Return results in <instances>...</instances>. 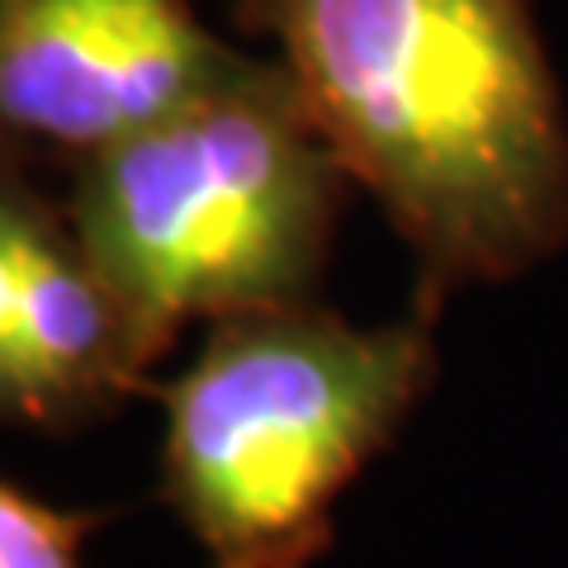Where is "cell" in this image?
<instances>
[{
    "label": "cell",
    "instance_id": "obj_3",
    "mask_svg": "<svg viewBox=\"0 0 568 568\" xmlns=\"http://www.w3.org/2000/svg\"><path fill=\"white\" fill-rule=\"evenodd\" d=\"M351 175L280 58H246L77 166L67 213L162 355L185 323L308 304Z\"/></svg>",
    "mask_w": 568,
    "mask_h": 568
},
{
    "label": "cell",
    "instance_id": "obj_1",
    "mask_svg": "<svg viewBox=\"0 0 568 568\" xmlns=\"http://www.w3.org/2000/svg\"><path fill=\"white\" fill-rule=\"evenodd\" d=\"M417 261V308L568 246V104L530 0H233Z\"/></svg>",
    "mask_w": 568,
    "mask_h": 568
},
{
    "label": "cell",
    "instance_id": "obj_2",
    "mask_svg": "<svg viewBox=\"0 0 568 568\" xmlns=\"http://www.w3.org/2000/svg\"><path fill=\"white\" fill-rule=\"evenodd\" d=\"M436 313L355 327L317 298L209 323L162 388V503L209 568H313L342 493L432 394Z\"/></svg>",
    "mask_w": 568,
    "mask_h": 568
},
{
    "label": "cell",
    "instance_id": "obj_6",
    "mask_svg": "<svg viewBox=\"0 0 568 568\" xmlns=\"http://www.w3.org/2000/svg\"><path fill=\"white\" fill-rule=\"evenodd\" d=\"M119 507H62L29 484H0V568H81V549Z\"/></svg>",
    "mask_w": 568,
    "mask_h": 568
},
{
    "label": "cell",
    "instance_id": "obj_4",
    "mask_svg": "<svg viewBox=\"0 0 568 568\" xmlns=\"http://www.w3.org/2000/svg\"><path fill=\"white\" fill-rule=\"evenodd\" d=\"M233 62L185 0H0V123L71 166L175 114Z\"/></svg>",
    "mask_w": 568,
    "mask_h": 568
},
{
    "label": "cell",
    "instance_id": "obj_5",
    "mask_svg": "<svg viewBox=\"0 0 568 568\" xmlns=\"http://www.w3.org/2000/svg\"><path fill=\"white\" fill-rule=\"evenodd\" d=\"M156 365L133 308L24 171L0 181V413L71 436L119 413Z\"/></svg>",
    "mask_w": 568,
    "mask_h": 568
}]
</instances>
